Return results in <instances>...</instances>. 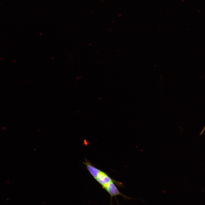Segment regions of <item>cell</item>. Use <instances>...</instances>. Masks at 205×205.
Here are the masks:
<instances>
[{"label": "cell", "mask_w": 205, "mask_h": 205, "mask_svg": "<svg viewBox=\"0 0 205 205\" xmlns=\"http://www.w3.org/2000/svg\"><path fill=\"white\" fill-rule=\"evenodd\" d=\"M114 183L116 184L117 185L119 186H123V184L120 182L117 181H112L103 187L109 194L111 199V203L113 197H114L116 198V196H122L124 198L127 200L136 199L130 198L122 194L119 191Z\"/></svg>", "instance_id": "1"}, {"label": "cell", "mask_w": 205, "mask_h": 205, "mask_svg": "<svg viewBox=\"0 0 205 205\" xmlns=\"http://www.w3.org/2000/svg\"><path fill=\"white\" fill-rule=\"evenodd\" d=\"M96 180L103 188L112 181H116L111 178L107 174L101 171L97 175Z\"/></svg>", "instance_id": "2"}, {"label": "cell", "mask_w": 205, "mask_h": 205, "mask_svg": "<svg viewBox=\"0 0 205 205\" xmlns=\"http://www.w3.org/2000/svg\"><path fill=\"white\" fill-rule=\"evenodd\" d=\"M84 163L86 166L87 169L91 175L96 179L101 171L94 166L87 160H86L85 162Z\"/></svg>", "instance_id": "3"}]
</instances>
